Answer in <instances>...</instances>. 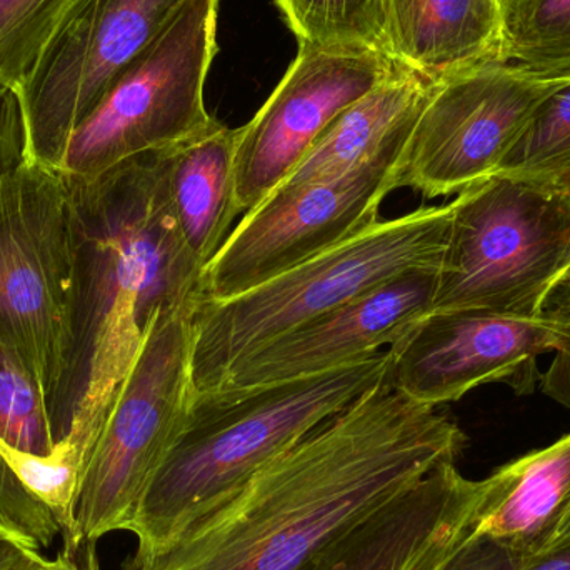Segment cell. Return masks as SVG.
<instances>
[{"label":"cell","mask_w":570,"mask_h":570,"mask_svg":"<svg viewBox=\"0 0 570 570\" xmlns=\"http://www.w3.org/2000/svg\"><path fill=\"white\" fill-rule=\"evenodd\" d=\"M464 448L454 422L387 377L163 551L132 556L124 570H311Z\"/></svg>","instance_id":"obj_1"},{"label":"cell","mask_w":570,"mask_h":570,"mask_svg":"<svg viewBox=\"0 0 570 570\" xmlns=\"http://www.w3.org/2000/svg\"><path fill=\"white\" fill-rule=\"evenodd\" d=\"M166 153L63 177L72 292L62 374L47 402L53 439L82 462L160 318L190 311L203 267L184 246L167 194Z\"/></svg>","instance_id":"obj_2"},{"label":"cell","mask_w":570,"mask_h":570,"mask_svg":"<svg viewBox=\"0 0 570 570\" xmlns=\"http://www.w3.org/2000/svg\"><path fill=\"white\" fill-rule=\"evenodd\" d=\"M391 361L382 351L308 377L194 397L130 525L134 558L163 551L226 504L305 435L384 382Z\"/></svg>","instance_id":"obj_3"},{"label":"cell","mask_w":570,"mask_h":570,"mask_svg":"<svg viewBox=\"0 0 570 570\" xmlns=\"http://www.w3.org/2000/svg\"><path fill=\"white\" fill-rule=\"evenodd\" d=\"M454 200L377 220L332 249L227 301L197 298L190 314L194 397L217 391L229 368L267 342L412 269L438 267Z\"/></svg>","instance_id":"obj_4"},{"label":"cell","mask_w":570,"mask_h":570,"mask_svg":"<svg viewBox=\"0 0 570 570\" xmlns=\"http://www.w3.org/2000/svg\"><path fill=\"white\" fill-rule=\"evenodd\" d=\"M432 312L541 317L570 271V207L541 180L492 176L454 199Z\"/></svg>","instance_id":"obj_5"},{"label":"cell","mask_w":570,"mask_h":570,"mask_svg":"<svg viewBox=\"0 0 570 570\" xmlns=\"http://www.w3.org/2000/svg\"><path fill=\"white\" fill-rule=\"evenodd\" d=\"M190 311L160 318L134 362L80 475L73 552L129 532L194 399Z\"/></svg>","instance_id":"obj_6"},{"label":"cell","mask_w":570,"mask_h":570,"mask_svg":"<svg viewBox=\"0 0 570 570\" xmlns=\"http://www.w3.org/2000/svg\"><path fill=\"white\" fill-rule=\"evenodd\" d=\"M220 0H186L73 130L57 173L89 177L130 157L169 149L214 122L204 100L217 53Z\"/></svg>","instance_id":"obj_7"},{"label":"cell","mask_w":570,"mask_h":570,"mask_svg":"<svg viewBox=\"0 0 570 570\" xmlns=\"http://www.w3.org/2000/svg\"><path fill=\"white\" fill-rule=\"evenodd\" d=\"M70 292L66 180L29 160L0 180V345L37 379L47 402L62 374Z\"/></svg>","instance_id":"obj_8"},{"label":"cell","mask_w":570,"mask_h":570,"mask_svg":"<svg viewBox=\"0 0 570 570\" xmlns=\"http://www.w3.org/2000/svg\"><path fill=\"white\" fill-rule=\"evenodd\" d=\"M411 137V136H409ZM409 137L351 173L281 187L244 214L200 274L199 298L227 301L332 249L379 220Z\"/></svg>","instance_id":"obj_9"},{"label":"cell","mask_w":570,"mask_h":570,"mask_svg":"<svg viewBox=\"0 0 570 570\" xmlns=\"http://www.w3.org/2000/svg\"><path fill=\"white\" fill-rule=\"evenodd\" d=\"M561 82L504 60L435 77L402 153L399 189L409 187L425 197L459 196L491 179L535 107Z\"/></svg>","instance_id":"obj_10"},{"label":"cell","mask_w":570,"mask_h":570,"mask_svg":"<svg viewBox=\"0 0 570 570\" xmlns=\"http://www.w3.org/2000/svg\"><path fill=\"white\" fill-rule=\"evenodd\" d=\"M186 0H82L20 87L29 160L57 170L73 130Z\"/></svg>","instance_id":"obj_11"},{"label":"cell","mask_w":570,"mask_h":570,"mask_svg":"<svg viewBox=\"0 0 570 570\" xmlns=\"http://www.w3.org/2000/svg\"><path fill=\"white\" fill-rule=\"evenodd\" d=\"M371 50L298 47L281 82L259 112L236 129V203L256 209L304 159L332 120L371 92L394 69Z\"/></svg>","instance_id":"obj_12"},{"label":"cell","mask_w":570,"mask_h":570,"mask_svg":"<svg viewBox=\"0 0 570 570\" xmlns=\"http://www.w3.org/2000/svg\"><path fill=\"white\" fill-rule=\"evenodd\" d=\"M558 345L549 315L514 318L482 311L431 312L391 352L389 381L419 404L459 401L488 382L528 379Z\"/></svg>","instance_id":"obj_13"},{"label":"cell","mask_w":570,"mask_h":570,"mask_svg":"<svg viewBox=\"0 0 570 570\" xmlns=\"http://www.w3.org/2000/svg\"><path fill=\"white\" fill-rule=\"evenodd\" d=\"M438 281V267L399 274L240 358L217 391L308 377L387 351L431 314Z\"/></svg>","instance_id":"obj_14"},{"label":"cell","mask_w":570,"mask_h":570,"mask_svg":"<svg viewBox=\"0 0 570 570\" xmlns=\"http://www.w3.org/2000/svg\"><path fill=\"white\" fill-rule=\"evenodd\" d=\"M479 481L444 464L338 542L311 570H422L471 511Z\"/></svg>","instance_id":"obj_15"},{"label":"cell","mask_w":570,"mask_h":570,"mask_svg":"<svg viewBox=\"0 0 570 570\" xmlns=\"http://www.w3.org/2000/svg\"><path fill=\"white\" fill-rule=\"evenodd\" d=\"M570 511V434L479 481L455 531L479 535L519 561L548 554Z\"/></svg>","instance_id":"obj_16"},{"label":"cell","mask_w":570,"mask_h":570,"mask_svg":"<svg viewBox=\"0 0 570 570\" xmlns=\"http://www.w3.org/2000/svg\"><path fill=\"white\" fill-rule=\"evenodd\" d=\"M501 52V0H385L391 62L439 77Z\"/></svg>","instance_id":"obj_17"},{"label":"cell","mask_w":570,"mask_h":570,"mask_svg":"<svg viewBox=\"0 0 570 570\" xmlns=\"http://www.w3.org/2000/svg\"><path fill=\"white\" fill-rule=\"evenodd\" d=\"M434 86L435 77L395 63L381 83L332 120L277 189L351 173L411 136Z\"/></svg>","instance_id":"obj_18"},{"label":"cell","mask_w":570,"mask_h":570,"mask_svg":"<svg viewBox=\"0 0 570 570\" xmlns=\"http://www.w3.org/2000/svg\"><path fill=\"white\" fill-rule=\"evenodd\" d=\"M236 137V129L214 120L206 130L166 153L170 209L184 246L203 269L240 216L234 177Z\"/></svg>","instance_id":"obj_19"},{"label":"cell","mask_w":570,"mask_h":570,"mask_svg":"<svg viewBox=\"0 0 570 570\" xmlns=\"http://www.w3.org/2000/svg\"><path fill=\"white\" fill-rule=\"evenodd\" d=\"M501 2V60L541 79H570V0Z\"/></svg>","instance_id":"obj_20"},{"label":"cell","mask_w":570,"mask_h":570,"mask_svg":"<svg viewBox=\"0 0 570 570\" xmlns=\"http://www.w3.org/2000/svg\"><path fill=\"white\" fill-rule=\"evenodd\" d=\"M298 47L385 56V0H276ZM387 57V56H385Z\"/></svg>","instance_id":"obj_21"},{"label":"cell","mask_w":570,"mask_h":570,"mask_svg":"<svg viewBox=\"0 0 570 570\" xmlns=\"http://www.w3.org/2000/svg\"><path fill=\"white\" fill-rule=\"evenodd\" d=\"M82 0H0V87L19 92Z\"/></svg>","instance_id":"obj_22"},{"label":"cell","mask_w":570,"mask_h":570,"mask_svg":"<svg viewBox=\"0 0 570 570\" xmlns=\"http://www.w3.org/2000/svg\"><path fill=\"white\" fill-rule=\"evenodd\" d=\"M570 164V79L541 100L495 176L542 180Z\"/></svg>","instance_id":"obj_23"},{"label":"cell","mask_w":570,"mask_h":570,"mask_svg":"<svg viewBox=\"0 0 570 570\" xmlns=\"http://www.w3.org/2000/svg\"><path fill=\"white\" fill-rule=\"evenodd\" d=\"M0 439L30 454L56 448L47 399L26 365L0 345Z\"/></svg>","instance_id":"obj_24"},{"label":"cell","mask_w":570,"mask_h":570,"mask_svg":"<svg viewBox=\"0 0 570 570\" xmlns=\"http://www.w3.org/2000/svg\"><path fill=\"white\" fill-rule=\"evenodd\" d=\"M422 570H570V548L519 561L488 539L452 531Z\"/></svg>","instance_id":"obj_25"},{"label":"cell","mask_w":570,"mask_h":570,"mask_svg":"<svg viewBox=\"0 0 570 570\" xmlns=\"http://www.w3.org/2000/svg\"><path fill=\"white\" fill-rule=\"evenodd\" d=\"M2 441V439H0ZM0 528L32 546L47 549L57 538H62L52 512L40 504L17 479L16 472L0 451Z\"/></svg>","instance_id":"obj_26"},{"label":"cell","mask_w":570,"mask_h":570,"mask_svg":"<svg viewBox=\"0 0 570 570\" xmlns=\"http://www.w3.org/2000/svg\"><path fill=\"white\" fill-rule=\"evenodd\" d=\"M542 314L549 315L558 327L556 357L542 375V389L546 395L570 409V271L549 295Z\"/></svg>","instance_id":"obj_27"},{"label":"cell","mask_w":570,"mask_h":570,"mask_svg":"<svg viewBox=\"0 0 570 570\" xmlns=\"http://www.w3.org/2000/svg\"><path fill=\"white\" fill-rule=\"evenodd\" d=\"M26 163H29V149L19 96L0 87V180Z\"/></svg>","instance_id":"obj_28"},{"label":"cell","mask_w":570,"mask_h":570,"mask_svg":"<svg viewBox=\"0 0 570 570\" xmlns=\"http://www.w3.org/2000/svg\"><path fill=\"white\" fill-rule=\"evenodd\" d=\"M39 558L37 549L0 528V570H23Z\"/></svg>","instance_id":"obj_29"},{"label":"cell","mask_w":570,"mask_h":570,"mask_svg":"<svg viewBox=\"0 0 570 570\" xmlns=\"http://www.w3.org/2000/svg\"><path fill=\"white\" fill-rule=\"evenodd\" d=\"M57 559H59V570H100L96 546H87L83 552V564H79L76 558H67L62 552H59Z\"/></svg>","instance_id":"obj_30"},{"label":"cell","mask_w":570,"mask_h":570,"mask_svg":"<svg viewBox=\"0 0 570 570\" xmlns=\"http://www.w3.org/2000/svg\"><path fill=\"white\" fill-rule=\"evenodd\" d=\"M541 183L548 184L551 189L561 194L562 199H564L570 207V164L568 167H564V169L556 173L554 176L542 179Z\"/></svg>","instance_id":"obj_31"},{"label":"cell","mask_w":570,"mask_h":570,"mask_svg":"<svg viewBox=\"0 0 570 570\" xmlns=\"http://www.w3.org/2000/svg\"><path fill=\"white\" fill-rule=\"evenodd\" d=\"M570 548V511L562 521L561 528H559L558 534H556L554 541H552L549 551H556V549ZM548 551V552H549Z\"/></svg>","instance_id":"obj_32"},{"label":"cell","mask_w":570,"mask_h":570,"mask_svg":"<svg viewBox=\"0 0 570 570\" xmlns=\"http://www.w3.org/2000/svg\"><path fill=\"white\" fill-rule=\"evenodd\" d=\"M23 570H59V559H56V561H49V559L40 556L37 561H33L32 564L27 566Z\"/></svg>","instance_id":"obj_33"}]
</instances>
